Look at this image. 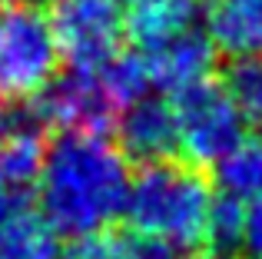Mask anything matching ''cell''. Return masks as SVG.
Instances as JSON below:
<instances>
[{"instance_id":"1","label":"cell","mask_w":262,"mask_h":259,"mask_svg":"<svg viewBox=\"0 0 262 259\" xmlns=\"http://www.w3.org/2000/svg\"><path fill=\"white\" fill-rule=\"evenodd\" d=\"M129 180V156L106 133H60L37 180L40 216L67 240L103 233L126 209Z\"/></svg>"},{"instance_id":"2","label":"cell","mask_w":262,"mask_h":259,"mask_svg":"<svg viewBox=\"0 0 262 259\" xmlns=\"http://www.w3.org/2000/svg\"><path fill=\"white\" fill-rule=\"evenodd\" d=\"M212 186L199 166L186 160L146 163L129 180L126 209L136 233L153 236L173 249H199L206 243Z\"/></svg>"},{"instance_id":"3","label":"cell","mask_w":262,"mask_h":259,"mask_svg":"<svg viewBox=\"0 0 262 259\" xmlns=\"http://www.w3.org/2000/svg\"><path fill=\"white\" fill-rule=\"evenodd\" d=\"M60 67L50 17L30 0H0V97L33 100Z\"/></svg>"},{"instance_id":"4","label":"cell","mask_w":262,"mask_h":259,"mask_svg":"<svg viewBox=\"0 0 262 259\" xmlns=\"http://www.w3.org/2000/svg\"><path fill=\"white\" fill-rule=\"evenodd\" d=\"M169 103L176 113L179 156L189 166H216L246 140V123L223 83H212V80L196 83L176 93Z\"/></svg>"},{"instance_id":"5","label":"cell","mask_w":262,"mask_h":259,"mask_svg":"<svg viewBox=\"0 0 262 259\" xmlns=\"http://www.w3.org/2000/svg\"><path fill=\"white\" fill-rule=\"evenodd\" d=\"M50 27L73 70H96L120 53L126 20L116 0H63L53 7Z\"/></svg>"},{"instance_id":"6","label":"cell","mask_w":262,"mask_h":259,"mask_svg":"<svg viewBox=\"0 0 262 259\" xmlns=\"http://www.w3.org/2000/svg\"><path fill=\"white\" fill-rule=\"evenodd\" d=\"M30 113L47 130L60 133H106L110 123H116L120 117L96 70H73V67L53 77L33 97Z\"/></svg>"},{"instance_id":"7","label":"cell","mask_w":262,"mask_h":259,"mask_svg":"<svg viewBox=\"0 0 262 259\" xmlns=\"http://www.w3.org/2000/svg\"><path fill=\"white\" fill-rule=\"evenodd\" d=\"M136 53L143 60L149 87L173 93V97L196 83H206L216 67V47H212L209 33H203L199 27L183 30L169 40H160V44L140 47Z\"/></svg>"},{"instance_id":"8","label":"cell","mask_w":262,"mask_h":259,"mask_svg":"<svg viewBox=\"0 0 262 259\" xmlns=\"http://www.w3.org/2000/svg\"><path fill=\"white\" fill-rule=\"evenodd\" d=\"M116 133H120V149L133 160H140L143 166L173 160V153H179L176 113L169 100L143 97L129 103L116 120Z\"/></svg>"},{"instance_id":"9","label":"cell","mask_w":262,"mask_h":259,"mask_svg":"<svg viewBox=\"0 0 262 259\" xmlns=\"http://www.w3.org/2000/svg\"><path fill=\"white\" fill-rule=\"evenodd\" d=\"M47 156V126L30 110L17 113L0 133V186L33 189Z\"/></svg>"},{"instance_id":"10","label":"cell","mask_w":262,"mask_h":259,"mask_svg":"<svg viewBox=\"0 0 262 259\" xmlns=\"http://www.w3.org/2000/svg\"><path fill=\"white\" fill-rule=\"evenodd\" d=\"M206 33L232 60L262 57V0H216Z\"/></svg>"},{"instance_id":"11","label":"cell","mask_w":262,"mask_h":259,"mask_svg":"<svg viewBox=\"0 0 262 259\" xmlns=\"http://www.w3.org/2000/svg\"><path fill=\"white\" fill-rule=\"evenodd\" d=\"M196 24H199L196 0H143V4H133L126 17V30L136 47L169 40L183 30H192Z\"/></svg>"},{"instance_id":"12","label":"cell","mask_w":262,"mask_h":259,"mask_svg":"<svg viewBox=\"0 0 262 259\" xmlns=\"http://www.w3.org/2000/svg\"><path fill=\"white\" fill-rule=\"evenodd\" d=\"M70 259H179V249L153 240V236L136 233V229L133 233L103 229V233L73 240Z\"/></svg>"},{"instance_id":"13","label":"cell","mask_w":262,"mask_h":259,"mask_svg":"<svg viewBox=\"0 0 262 259\" xmlns=\"http://www.w3.org/2000/svg\"><path fill=\"white\" fill-rule=\"evenodd\" d=\"M60 243L37 209L0 223V259H57Z\"/></svg>"},{"instance_id":"14","label":"cell","mask_w":262,"mask_h":259,"mask_svg":"<svg viewBox=\"0 0 262 259\" xmlns=\"http://www.w3.org/2000/svg\"><path fill=\"white\" fill-rule=\"evenodd\" d=\"M216 180L223 186V196H232L239 203H249L262 196V133L246 136L226 160L216 163Z\"/></svg>"},{"instance_id":"15","label":"cell","mask_w":262,"mask_h":259,"mask_svg":"<svg viewBox=\"0 0 262 259\" xmlns=\"http://www.w3.org/2000/svg\"><path fill=\"white\" fill-rule=\"evenodd\" d=\"M223 90L229 93L246 126L262 133V57H239L223 77Z\"/></svg>"},{"instance_id":"16","label":"cell","mask_w":262,"mask_h":259,"mask_svg":"<svg viewBox=\"0 0 262 259\" xmlns=\"http://www.w3.org/2000/svg\"><path fill=\"white\" fill-rule=\"evenodd\" d=\"M243 213H246V203L232 200V196H216L212 200L203 246L216 259H229L243 249Z\"/></svg>"},{"instance_id":"17","label":"cell","mask_w":262,"mask_h":259,"mask_svg":"<svg viewBox=\"0 0 262 259\" xmlns=\"http://www.w3.org/2000/svg\"><path fill=\"white\" fill-rule=\"evenodd\" d=\"M249 259H262V196L259 200H249L243 213V249Z\"/></svg>"},{"instance_id":"18","label":"cell","mask_w":262,"mask_h":259,"mask_svg":"<svg viewBox=\"0 0 262 259\" xmlns=\"http://www.w3.org/2000/svg\"><path fill=\"white\" fill-rule=\"evenodd\" d=\"M30 4H63V0H30Z\"/></svg>"},{"instance_id":"19","label":"cell","mask_w":262,"mask_h":259,"mask_svg":"<svg viewBox=\"0 0 262 259\" xmlns=\"http://www.w3.org/2000/svg\"><path fill=\"white\" fill-rule=\"evenodd\" d=\"M4 123H7V117H4V110H0V133H4Z\"/></svg>"},{"instance_id":"20","label":"cell","mask_w":262,"mask_h":259,"mask_svg":"<svg viewBox=\"0 0 262 259\" xmlns=\"http://www.w3.org/2000/svg\"><path fill=\"white\" fill-rule=\"evenodd\" d=\"M116 4H120V0H116ZM126 4H129V7H133V4H143V0H126Z\"/></svg>"},{"instance_id":"21","label":"cell","mask_w":262,"mask_h":259,"mask_svg":"<svg viewBox=\"0 0 262 259\" xmlns=\"http://www.w3.org/2000/svg\"><path fill=\"white\" fill-rule=\"evenodd\" d=\"M203 259H216V256H203Z\"/></svg>"}]
</instances>
